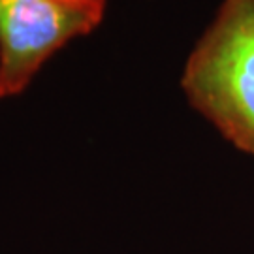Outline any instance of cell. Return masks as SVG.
Instances as JSON below:
<instances>
[{
	"mask_svg": "<svg viewBox=\"0 0 254 254\" xmlns=\"http://www.w3.org/2000/svg\"><path fill=\"white\" fill-rule=\"evenodd\" d=\"M192 108L254 156V0H224L183 72Z\"/></svg>",
	"mask_w": 254,
	"mask_h": 254,
	"instance_id": "cell-1",
	"label": "cell"
},
{
	"mask_svg": "<svg viewBox=\"0 0 254 254\" xmlns=\"http://www.w3.org/2000/svg\"><path fill=\"white\" fill-rule=\"evenodd\" d=\"M102 19L104 11L70 0H0V98L25 91L55 51Z\"/></svg>",
	"mask_w": 254,
	"mask_h": 254,
	"instance_id": "cell-2",
	"label": "cell"
},
{
	"mask_svg": "<svg viewBox=\"0 0 254 254\" xmlns=\"http://www.w3.org/2000/svg\"><path fill=\"white\" fill-rule=\"evenodd\" d=\"M70 2H77V4H85V6H91L94 9H106V0H70Z\"/></svg>",
	"mask_w": 254,
	"mask_h": 254,
	"instance_id": "cell-3",
	"label": "cell"
}]
</instances>
